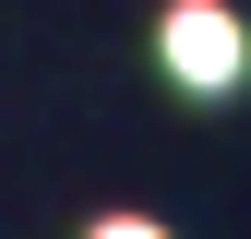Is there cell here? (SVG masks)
Returning a JSON list of instances; mask_svg holds the SVG:
<instances>
[{
	"label": "cell",
	"instance_id": "cell-1",
	"mask_svg": "<svg viewBox=\"0 0 251 239\" xmlns=\"http://www.w3.org/2000/svg\"><path fill=\"white\" fill-rule=\"evenodd\" d=\"M168 60H179L192 84H239V24L203 12V0H179V12H168Z\"/></svg>",
	"mask_w": 251,
	"mask_h": 239
},
{
	"label": "cell",
	"instance_id": "cell-2",
	"mask_svg": "<svg viewBox=\"0 0 251 239\" xmlns=\"http://www.w3.org/2000/svg\"><path fill=\"white\" fill-rule=\"evenodd\" d=\"M96 239H168V227H144V215H108V227H96Z\"/></svg>",
	"mask_w": 251,
	"mask_h": 239
}]
</instances>
